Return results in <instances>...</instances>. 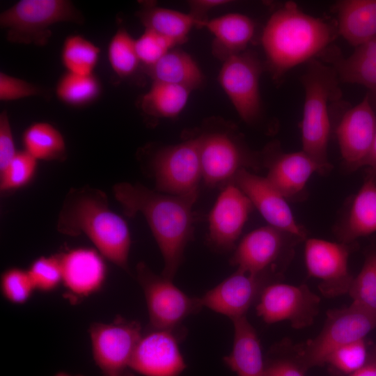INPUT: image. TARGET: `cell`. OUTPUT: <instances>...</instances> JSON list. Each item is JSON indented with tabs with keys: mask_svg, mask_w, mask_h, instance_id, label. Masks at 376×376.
<instances>
[{
	"mask_svg": "<svg viewBox=\"0 0 376 376\" xmlns=\"http://www.w3.org/2000/svg\"><path fill=\"white\" fill-rule=\"evenodd\" d=\"M113 193L126 216L144 217L163 257L162 275L173 280L193 238L192 208L198 194L171 195L127 182L116 183Z\"/></svg>",
	"mask_w": 376,
	"mask_h": 376,
	"instance_id": "cell-1",
	"label": "cell"
},
{
	"mask_svg": "<svg viewBox=\"0 0 376 376\" xmlns=\"http://www.w3.org/2000/svg\"><path fill=\"white\" fill-rule=\"evenodd\" d=\"M56 228L68 236L85 235L105 259L130 272V231L125 220L110 208L103 191L88 186L70 189Z\"/></svg>",
	"mask_w": 376,
	"mask_h": 376,
	"instance_id": "cell-2",
	"label": "cell"
},
{
	"mask_svg": "<svg viewBox=\"0 0 376 376\" xmlns=\"http://www.w3.org/2000/svg\"><path fill=\"white\" fill-rule=\"evenodd\" d=\"M339 36L336 22L304 13L287 2L267 20L261 37L273 78L279 80L291 69L310 61Z\"/></svg>",
	"mask_w": 376,
	"mask_h": 376,
	"instance_id": "cell-3",
	"label": "cell"
},
{
	"mask_svg": "<svg viewBox=\"0 0 376 376\" xmlns=\"http://www.w3.org/2000/svg\"><path fill=\"white\" fill-rule=\"evenodd\" d=\"M338 81L333 67L315 59L308 62L301 77L305 94L301 123L302 150L320 166L323 173L331 167L327 157L329 104L339 97Z\"/></svg>",
	"mask_w": 376,
	"mask_h": 376,
	"instance_id": "cell-4",
	"label": "cell"
},
{
	"mask_svg": "<svg viewBox=\"0 0 376 376\" xmlns=\"http://www.w3.org/2000/svg\"><path fill=\"white\" fill-rule=\"evenodd\" d=\"M83 22L81 12L68 0H20L0 14V26L10 42L37 46L47 44L54 24Z\"/></svg>",
	"mask_w": 376,
	"mask_h": 376,
	"instance_id": "cell-5",
	"label": "cell"
},
{
	"mask_svg": "<svg viewBox=\"0 0 376 376\" xmlns=\"http://www.w3.org/2000/svg\"><path fill=\"white\" fill-rule=\"evenodd\" d=\"M198 141L203 180L210 187L226 185L243 169L258 166V158L231 127L205 129Z\"/></svg>",
	"mask_w": 376,
	"mask_h": 376,
	"instance_id": "cell-6",
	"label": "cell"
},
{
	"mask_svg": "<svg viewBox=\"0 0 376 376\" xmlns=\"http://www.w3.org/2000/svg\"><path fill=\"white\" fill-rule=\"evenodd\" d=\"M376 329V317L351 304L327 312L325 323L314 338L296 345L298 358L306 370L324 365L336 349L349 343L364 339Z\"/></svg>",
	"mask_w": 376,
	"mask_h": 376,
	"instance_id": "cell-7",
	"label": "cell"
},
{
	"mask_svg": "<svg viewBox=\"0 0 376 376\" xmlns=\"http://www.w3.org/2000/svg\"><path fill=\"white\" fill-rule=\"evenodd\" d=\"M142 332L138 321L122 317L91 324L93 358L101 376H135L131 362Z\"/></svg>",
	"mask_w": 376,
	"mask_h": 376,
	"instance_id": "cell-8",
	"label": "cell"
},
{
	"mask_svg": "<svg viewBox=\"0 0 376 376\" xmlns=\"http://www.w3.org/2000/svg\"><path fill=\"white\" fill-rule=\"evenodd\" d=\"M136 279L146 298L148 327L175 329L188 316L197 313L203 306L200 297H190L176 287L172 279L158 275L144 263L136 267Z\"/></svg>",
	"mask_w": 376,
	"mask_h": 376,
	"instance_id": "cell-9",
	"label": "cell"
},
{
	"mask_svg": "<svg viewBox=\"0 0 376 376\" xmlns=\"http://www.w3.org/2000/svg\"><path fill=\"white\" fill-rule=\"evenodd\" d=\"M150 166L155 190L175 196L198 194L203 175L196 136L162 148L154 155Z\"/></svg>",
	"mask_w": 376,
	"mask_h": 376,
	"instance_id": "cell-10",
	"label": "cell"
},
{
	"mask_svg": "<svg viewBox=\"0 0 376 376\" xmlns=\"http://www.w3.org/2000/svg\"><path fill=\"white\" fill-rule=\"evenodd\" d=\"M262 65L258 57L242 52L224 60L219 81L240 117L246 123L256 122L261 114L260 78Z\"/></svg>",
	"mask_w": 376,
	"mask_h": 376,
	"instance_id": "cell-11",
	"label": "cell"
},
{
	"mask_svg": "<svg viewBox=\"0 0 376 376\" xmlns=\"http://www.w3.org/2000/svg\"><path fill=\"white\" fill-rule=\"evenodd\" d=\"M187 331L146 327L136 345L131 362L134 373L144 376H179L187 365L179 345Z\"/></svg>",
	"mask_w": 376,
	"mask_h": 376,
	"instance_id": "cell-12",
	"label": "cell"
},
{
	"mask_svg": "<svg viewBox=\"0 0 376 376\" xmlns=\"http://www.w3.org/2000/svg\"><path fill=\"white\" fill-rule=\"evenodd\" d=\"M320 297L306 285L272 282L263 290L256 312L267 324L289 321L292 327L311 325L318 314Z\"/></svg>",
	"mask_w": 376,
	"mask_h": 376,
	"instance_id": "cell-13",
	"label": "cell"
},
{
	"mask_svg": "<svg viewBox=\"0 0 376 376\" xmlns=\"http://www.w3.org/2000/svg\"><path fill=\"white\" fill-rule=\"evenodd\" d=\"M350 244L322 239L306 240L304 260L308 274L320 281L319 290L326 297L348 293L353 278L348 270Z\"/></svg>",
	"mask_w": 376,
	"mask_h": 376,
	"instance_id": "cell-14",
	"label": "cell"
},
{
	"mask_svg": "<svg viewBox=\"0 0 376 376\" xmlns=\"http://www.w3.org/2000/svg\"><path fill=\"white\" fill-rule=\"evenodd\" d=\"M298 240H301L270 225L262 226L242 239L230 262L249 274L272 273L291 243Z\"/></svg>",
	"mask_w": 376,
	"mask_h": 376,
	"instance_id": "cell-15",
	"label": "cell"
},
{
	"mask_svg": "<svg viewBox=\"0 0 376 376\" xmlns=\"http://www.w3.org/2000/svg\"><path fill=\"white\" fill-rule=\"evenodd\" d=\"M253 206L233 181L218 196L208 219L207 242L216 251L233 249Z\"/></svg>",
	"mask_w": 376,
	"mask_h": 376,
	"instance_id": "cell-16",
	"label": "cell"
},
{
	"mask_svg": "<svg viewBox=\"0 0 376 376\" xmlns=\"http://www.w3.org/2000/svg\"><path fill=\"white\" fill-rule=\"evenodd\" d=\"M272 273L251 274L240 269L200 297L201 304L234 319L257 302L263 290L272 283Z\"/></svg>",
	"mask_w": 376,
	"mask_h": 376,
	"instance_id": "cell-17",
	"label": "cell"
},
{
	"mask_svg": "<svg viewBox=\"0 0 376 376\" xmlns=\"http://www.w3.org/2000/svg\"><path fill=\"white\" fill-rule=\"evenodd\" d=\"M233 182L246 194L268 225L301 240L305 238V230L297 222L286 198L266 177L243 169L236 175Z\"/></svg>",
	"mask_w": 376,
	"mask_h": 376,
	"instance_id": "cell-18",
	"label": "cell"
},
{
	"mask_svg": "<svg viewBox=\"0 0 376 376\" xmlns=\"http://www.w3.org/2000/svg\"><path fill=\"white\" fill-rule=\"evenodd\" d=\"M376 134V112L368 93L361 102L347 110L336 134L345 164L352 169L364 166Z\"/></svg>",
	"mask_w": 376,
	"mask_h": 376,
	"instance_id": "cell-19",
	"label": "cell"
},
{
	"mask_svg": "<svg viewBox=\"0 0 376 376\" xmlns=\"http://www.w3.org/2000/svg\"><path fill=\"white\" fill-rule=\"evenodd\" d=\"M59 256L62 283L70 295L84 298L101 289L107 269L105 258L96 249L74 248Z\"/></svg>",
	"mask_w": 376,
	"mask_h": 376,
	"instance_id": "cell-20",
	"label": "cell"
},
{
	"mask_svg": "<svg viewBox=\"0 0 376 376\" xmlns=\"http://www.w3.org/2000/svg\"><path fill=\"white\" fill-rule=\"evenodd\" d=\"M267 164L266 178L287 200L299 195L314 173H323L320 166L303 150L279 152Z\"/></svg>",
	"mask_w": 376,
	"mask_h": 376,
	"instance_id": "cell-21",
	"label": "cell"
},
{
	"mask_svg": "<svg viewBox=\"0 0 376 376\" xmlns=\"http://www.w3.org/2000/svg\"><path fill=\"white\" fill-rule=\"evenodd\" d=\"M234 340L230 353L224 357L226 366L237 376H266L260 342L246 315L231 320Z\"/></svg>",
	"mask_w": 376,
	"mask_h": 376,
	"instance_id": "cell-22",
	"label": "cell"
},
{
	"mask_svg": "<svg viewBox=\"0 0 376 376\" xmlns=\"http://www.w3.org/2000/svg\"><path fill=\"white\" fill-rule=\"evenodd\" d=\"M338 34L357 47L376 38V0H342L334 6Z\"/></svg>",
	"mask_w": 376,
	"mask_h": 376,
	"instance_id": "cell-23",
	"label": "cell"
},
{
	"mask_svg": "<svg viewBox=\"0 0 376 376\" xmlns=\"http://www.w3.org/2000/svg\"><path fill=\"white\" fill-rule=\"evenodd\" d=\"M201 26L205 27L212 33L214 37V52L224 60L231 55L244 52L256 32L253 20L237 13L205 20L201 22Z\"/></svg>",
	"mask_w": 376,
	"mask_h": 376,
	"instance_id": "cell-24",
	"label": "cell"
},
{
	"mask_svg": "<svg viewBox=\"0 0 376 376\" xmlns=\"http://www.w3.org/2000/svg\"><path fill=\"white\" fill-rule=\"evenodd\" d=\"M338 79L366 87L376 112V38L356 47L348 57H332Z\"/></svg>",
	"mask_w": 376,
	"mask_h": 376,
	"instance_id": "cell-25",
	"label": "cell"
},
{
	"mask_svg": "<svg viewBox=\"0 0 376 376\" xmlns=\"http://www.w3.org/2000/svg\"><path fill=\"white\" fill-rule=\"evenodd\" d=\"M376 232V178L370 175L353 199L340 232L342 242L350 244L357 238Z\"/></svg>",
	"mask_w": 376,
	"mask_h": 376,
	"instance_id": "cell-26",
	"label": "cell"
},
{
	"mask_svg": "<svg viewBox=\"0 0 376 376\" xmlns=\"http://www.w3.org/2000/svg\"><path fill=\"white\" fill-rule=\"evenodd\" d=\"M145 70L152 81L178 85L191 91L203 81V73L194 59L180 49H171Z\"/></svg>",
	"mask_w": 376,
	"mask_h": 376,
	"instance_id": "cell-27",
	"label": "cell"
},
{
	"mask_svg": "<svg viewBox=\"0 0 376 376\" xmlns=\"http://www.w3.org/2000/svg\"><path fill=\"white\" fill-rule=\"evenodd\" d=\"M137 15L146 29L170 39L175 45L185 42L191 29L201 24L191 13L153 6L144 8Z\"/></svg>",
	"mask_w": 376,
	"mask_h": 376,
	"instance_id": "cell-28",
	"label": "cell"
},
{
	"mask_svg": "<svg viewBox=\"0 0 376 376\" xmlns=\"http://www.w3.org/2000/svg\"><path fill=\"white\" fill-rule=\"evenodd\" d=\"M24 150L37 161L63 160L66 145L63 136L54 125L45 122L30 125L22 134Z\"/></svg>",
	"mask_w": 376,
	"mask_h": 376,
	"instance_id": "cell-29",
	"label": "cell"
},
{
	"mask_svg": "<svg viewBox=\"0 0 376 376\" xmlns=\"http://www.w3.org/2000/svg\"><path fill=\"white\" fill-rule=\"evenodd\" d=\"M191 90L166 83L152 81L141 101L142 110L158 118H175L185 108Z\"/></svg>",
	"mask_w": 376,
	"mask_h": 376,
	"instance_id": "cell-30",
	"label": "cell"
},
{
	"mask_svg": "<svg viewBox=\"0 0 376 376\" xmlns=\"http://www.w3.org/2000/svg\"><path fill=\"white\" fill-rule=\"evenodd\" d=\"M101 92V84L93 75H78L67 72L56 86L57 97L63 103L81 107L95 100Z\"/></svg>",
	"mask_w": 376,
	"mask_h": 376,
	"instance_id": "cell-31",
	"label": "cell"
},
{
	"mask_svg": "<svg viewBox=\"0 0 376 376\" xmlns=\"http://www.w3.org/2000/svg\"><path fill=\"white\" fill-rule=\"evenodd\" d=\"M100 54V48L91 41L79 35H70L63 42L61 61L69 72L92 75Z\"/></svg>",
	"mask_w": 376,
	"mask_h": 376,
	"instance_id": "cell-32",
	"label": "cell"
},
{
	"mask_svg": "<svg viewBox=\"0 0 376 376\" xmlns=\"http://www.w3.org/2000/svg\"><path fill=\"white\" fill-rule=\"evenodd\" d=\"M348 294L351 304L376 317V249L370 250L363 267L353 278Z\"/></svg>",
	"mask_w": 376,
	"mask_h": 376,
	"instance_id": "cell-33",
	"label": "cell"
},
{
	"mask_svg": "<svg viewBox=\"0 0 376 376\" xmlns=\"http://www.w3.org/2000/svg\"><path fill=\"white\" fill-rule=\"evenodd\" d=\"M107 56L112 70L121 78L133 75L141 63L135 40L123 28L119 29L110 40Z\"/></svg>",
	"mask_w": 376,
	"mask_h": 376,
	"instance_id": "cell-34",
	"label": "cell"
},
{
	"mask_svg": "<svg viewBox=\"0 0 376 376\" xmlns=\"http://www.w3.org/2000/svg\"><path fill=\"white\" fill-rule=\"evenodd\" d=\"M38 162L25 150L18 151L10 162L0 171V191L6 193L19 189L34 178Z\"/></svg>",
	"mask_w": 376,
	"mask_h": 376,
	"instance_id": "cell-35",
	"label": "cell"
},
{
	"mask_svg": "<svg viewBox=\"0 0 376 376\" xmlns=\"http://www.w3.org/2000/svg\"><path fill=\"white\" fill-rule=\"evenodd\" d=\"M370 354L364 339L355 340L339 347L326 359L324 365L336 372L350 376L368 361Z\"/></svg>",
	"mask_w": 376,
	"mask_h": 376,
	"instance_id": "cell-36",
	"label": "cell"
},
{
	"mask_svg": "<svg viewBox=\"0 0 376 376\" xmlns=\"http://www.w3.org/2000/svg\"><path fill=\"white\" fill-rule=\"evenodd\" d=\"M36 290L50 292L62 283V269L59 253L40 256L27 269Z\"/></svg>",
	"mask_w": 376,
	"mask_h": 376,
	"instance_id": "cell-37",
	"label": "cell"
},
{
	"mask_svg": "<svg viewBox=\"0 0 376 376\" xmlns=\"http://www.w3.org/2000/svg\"><path fill=\"white\" fill-rule=\"evenodd\" d=\"M1 290L3 296L15 304H24L36 290L27 269L18 267L8 268L2 273Z\"/></svg>",
	"mask_w": 376,
	"mask_h": 376,
	"instance_id": "cell-38",
	"label": "cell"
},
{
	"mask_svg": "<svg viewBox=\"0 0 376 376\" xmlns=\"http://www.w3.org/2000/svg\"><path fill=\"white\" fill-rule=\"evenodd\" d=\"M286 350V343L279 344L272 350V357L265 361L266 376H306V370L297 357L295 346L290 355Z\"/></svg>",
	"mask_w": 376,
	"mask_h": 376,
	"instance_id": "cell-39",
	"label": "cell"
},
{
	"mask_svg": "<svg viewBox=\"0 0 376 376\" xmlns=\"http://www.w3.org/2000/svg\"><path fill=\"white\" fill-rule=\"evenodd\" d=\"M176 45L170 39L149 29L135 40V47L139 61L145 67L158 61Z\"/></svg>",
	"mask_w": 376,
	"mask_h": 376,
	"instance_id": "cell-40",
	"label": "cell"
},
{
	"mask_svg": "<svg viewBox=\"0 0 376 376\" xmlns=\"http://www.w3.org/2000/svg\"><path fill=\"white\" fill-rule=\"evenodd\" d=\"M42 89L24 79L0 72V100L14 101L42 93Z\"/></svg>",
	"mask_w": 376,
	"mask_h": 376,
	"instance_id": "cell-41",
	"label": "cell"
},
{
	"mask_svg": "<svg viewBox=\"0 0 376 376\" xmlns=\"http://www.w3.org/2000/svg\"><path fill=\"white\" fill-rule=\"evenodd\" d=\"M9 116L6 111L0 113V171L3 170L17 153Z\"/></svg>",
	"mask_w": 376,
	"mask_h": 376,
	"instance_id": "cell-42",
	"label": "cell"
},
{
	"mask_svg": "<svg viewBox=\"0 0 376 376\" xmlns=\"http://www.w3.org/2000/svg\"><path fill=\"white\" fill-rule=\"evenodd\" d=\"M191 6V14H192L198 20L201 22L205 21L202 18V15L207 13L210 10L226 4L230 1L226 0H196L189 1ZM200 24V25H201Z\"/></svg>",
	"mask_w": 376,
	"mask_h": 376,
	"instance_id": "cell-43",
	"label": "cell"
},
{
	"mask_svg": "<svg viewBox=\"0 0 376 376\" xmlns=\"http://www.w3.org/2000/svg\"><path fill=\"white\" fill-rule=\"evenodd\" d=\"M350 376H376V352L370 354L366 364Z\"/></svg>",
	"mask_w": 376,
	"mask_h": 376,
	"instance_id": "cell-44",
	"label": "cell"
},
{
	"mask_svg": "<svg viewBox=\"0 0 376 376\" xmlns=\"http://www.w3.org/2000/svg\"><path fill=\"white\" fill-rule=\"evenodd\" d=\"M364 166L370 167L372 171L371 175L376 178V134Z\"/></svg>",
	"mask_w": 376,
	"mask_h": 376,
	"instance_id": "cell-45",
	"label": "cell"
},
{
	"mask_svg": "<svg viewBox=\"0 0 376 376\" xmlns=\"http://www.w3.org/2000/svg\"><path fill=\"white\" fill-rule=\"evenodd\" d=\"M55 376H84L81 375H70L67 373H58Z\"/></svg>",
	"mask_w": 376,
	"mask_h": 376,
	"instance_id": "cell-46",
	"label": "cell"
}]
</instances>
